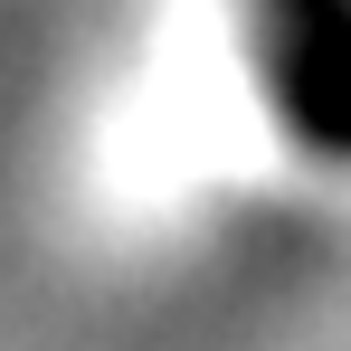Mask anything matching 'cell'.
Returning <instances> with one entry per match:
<instances>
[{
    "mask_svg": "<svg viewBox=\"0 0 351 351\" xmlns=\"http://www.w3.org/2000/svg\"><path fill=\"white\" fill-rule=\"evenodd\" d=\"M266 10V86L294 143L351 162V0H256Z\"/></svg>",
    "mask_w": 351,
    "mask_h": 351,
    "instance_id": "1",
    "label": "cell"
}]
</instances>
